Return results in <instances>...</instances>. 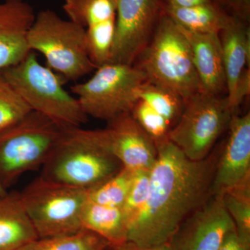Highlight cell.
Segmentation results:
<instances>
[{"instance_id":"obj_12","label":"cell","mask_w":250,"mask_h":250,"mask_svg":"<svg viewBox=\"0 0 250 250\" xmlns=\"http://www.w3.org/2000/svg\"><path fill=\"white\" fill-rule=\"evenodd\" d=\"M228 134L220 147L211 188V197H222L250 181V113L233 114Z\"/></svg>"},{"instance_id":"obj_27","label":"cell","mask_w":250,"mask_h":250,"mask_svg":"<svg viewBox=\"0 0 250 250\" xmlns=\"http://www.w3.org/2000/svg\"><path fill=\"white\" fill-rule=\"evenodd\" d=\"M149 182L150 170L134 171L131 187L122 207L129 228L146 207L149 196Z\"/></svg>"},{"instance_id":"obj_23","label":"cell","mask_w":250,"mask_h":250,"mask_svg":"<svg viewBox=\"0 0 250 250\" xmlns=\"http://www.w3.org/2000/svg\"><path fill=\"white\" fill-rule=\"evenodd\" d=\"M116 18L90 26L85 29L88 57L96 69L110 62L114 43Z\"/></svg>"},{"instance_id":"obj_1","label":"cell","mask_w":250,"mask_h":250,"mask_svg":"<svg viewBox=\"0 0 250 250\" xmlns=\"http://www.w3.org/2000/svg\"><path fill=\"white\" fill-rule=\"evenodd\" d=\"M155 146L147 203L127 236V241L147 248L168 243L182 222L211 197L220 153L219 147L203 160L192 161L168 139Z\"/></svg>"},{"instance_id":"obj_22","label":"cell","mask_w":250,"mask_h":250,"mask_svg":"<svg viewBox=\"0 0 250 250\" xmlns=\"http://www.w3.org/2000/svg\"><path fill=\"white\" fill-rule=\"evenodd\" d=\"M109 243L89 230L65 236L38 238L23 250H104Z\"/></svg>"},{"instance_id":"obj_10","label":"cell","mask_w":250,"mask_h":250,"mask_svg":"<svg viewBox=\"0 0 250 250\" xmlns=\"http://www.w3.org/2000/svg\"><path fill=\"white\" fill-rule=\"evenodd\" d=\"M164 0H116V32L109 62L134 65L154 34Z\"/></svg>"},{"instance_id":"obj_28","label":"cell","mask_w":250,"mask_h":250,"mask_svg":"<svg viewBox=\"0 0 250 250\" xmlns=\"http://www.w3.org/2000/svg\"><path fill=\"white\" fill-rule=\"evenodd\" d=\"M130 113L154 144L168 139V122L142 100L136 102Z\"/></svg>"},{"instance_id":"obj_20","label":"cell","mask_w":250,"mask_h":250,"mask_svg":"<svg viewBox=\"0 0 250 250\" xmlns=\"http://www.w3.org/2000/svg\"><path fill=\"white\" fill-rule=\"evenodd\" d=\"M62 9L69 21L84 29L116 18V0H65Z\"/></svg>"},{"instance_id":"obj_5","label":"cell","mask_w":250,"mask_h":250,"mask_svg":"<svg viewBox=\"0 0 250 250\" xmlns=\"http://www.w3.org/2000/svg\"><path fill=\"white\" fill-rule=\"evenodd\" d=\"M28 42L30 50L42 54L47 67L65 82L80 80L96 69L87 52L84 28L52 10L36 15Z\"/></svg>"},{"instance_id":"obj_33","label":"cell","mask_w":250,"mask_h":250,"mask_svg":"<svg viewBox=\"0 0 250 250\" xmlns=\"http://www.w3.org/2000/svg\"><path fill=\"white\" fill-rule=\"evenodd\" d=\"M166 4L176 7H190L197 5L213 4L215 0H164ZM217 4V3H216Z\"/></svg>"},{"instance_id":"obj_18","label":"cell","mask_w":250,"mask_h":250,"mask_svg":"<svg viewBox=\"0 0 250 250\" xmlns=\"http://www.w3.org/2000/svg\"><path fill=\"white\" fill-rule=\"evenodd\" d=\"M164 11L179 27L200 34H220L234 19L216 3L176 7L164 2Z\"/></svg>"},{"instance_id":"obj_19","label":"cell","mask_w":250,"mask_h":250,"mask_svg":"<svg viewBox=\"0 0 250 250\" xmlns=\"http://www.w3.org/2000/svg\"><path fill=\"white\" fill-rule=\"evenodd\" d=\"M82 228L96 233L109 243L127 241L128 224L122 208L95 203L87 197L81 212Z\"/></svg>"},{"instance_id":"obj_30","label":"cell","mask_w":250,"mask_h":250,"mask_svg":"<svg viewBox=\"0 0 250 250\" xmlns=\"http://www.w3.org/2000/svg\"><path fill=\"white\" fill-rule=\"evenodd\" d=\"M250 67H247L237 83L233 96L228 100L229 104L233 113H236L237 108L241 106L245 98L250 95Z\"/></svg>"},{"instance_id":"obj_34","label":"cell","mask_w":250,"mask_h":250,"mask_svg":"<svg viewBox=\"0 0 250 250\" xmlns=\"http://www.w3.org/2000/svg\"><path fill=\"white\" fill-rule=\"evenodd\" d=\"M7 193L6 189L3 187L2 184L0 182V197L4 196Z\"/></svg>"},{"instance_id":"obj_17","label":"cell","mask_w":250,"mask_h":250,"mask_svg":"<svg viewBox=\"0 0 250 250\" xmlns=\"http://www.w3.org/2000/svg\"><path fill=\"white\" fill-rule=\"evenodd\" d=\"M38 238L19 193L0 197V250H23Z\"/></svg>"},{"instance_id":"obj_15","label":"cell","mask_w":250,"mask_h":250,"mask_svg":"<svg viewBox=\"0 0 250 250\" xmlns=\"http://www.w3.org/2000/svg\"><path fill=\"white\" fill-rule=\"evenodd\" d=\"M179 28L183 31L191 49L200 92L220 95L226 88V79L219 34H200Z\"/></svg>"},{"instance_id":"obj_26","label":"cell","mask_w":250,"mask_h":250,"mask_svg":"<svg viewBox=\"0 0 250 250\" xmlns=\"http://www.w3.org/2000/svg\"><path fill=\"white\" fill-rule=\"evenodd\" d=\"M32 111L0 74V133Z\"/></svg>"},{"instance_id":"obj_4","label":"cell","mask_w":250,"mask_h":250,"mask_svg":"<svg viewBox=\"0 0 250 250\" xmlns=\"http://www.w3.org/2000/svg\"><path fill=\"white\" fill-rule=\"evenodd\" d=\"M0 74L32 111L61 127H79L88 121L77 98L64 89L65 81L41 64L33 51L22 62Z\"/></svg>"},{"instance_id":"obj_32","label":"cell","mask_w":250,"mask_h":250,"mask_svg":"<svg viewBox=\"0 0 250 250\" xmlns=\"http://www.w3.org/2000/svg\"><path fill=\"white\" fill-rule=\"evenodd\" d=\"M104 250H172L168 243L155 247H142L131 241H126L120 244L109 245Z\"/></svg>"},{"instance_id":"obj_16","label":"cell","mask_w":250,"mask_h":250,"mask_svg":"<svg viewBox=\"0 0 250 250\" xmlns=\"http://www.w3.org/2000/svg\"><path fill=\"white\" fill-rule=\"evenodd\" d=\"M219 36L229 100L233 96L245 69L250 67V25L234 18L228 27L220 31Z\"/></svg>"},{"instance_id":"obj_8","label":"cell","mask_w":250,"mask_h":250,"mask_svg":"<svg viewBox=\"0 0 250 250\" xmlns=\"http://www.w3.org/2000/svg\"><path fill=\"white\" fill-rule=\"evenodd\" d=\"M147 80L136 65L108 62L98 67L90 80L72 85L71 90L87 116L109 122L131 113L139 100L138 90Z\"/></svg>"},{"instance_id":"obj_29","label":"cell","mask_w":250,"mask_h":250,"mask_svg":"<svg viewBox=\"0 0 250 250\" xmlns=\"http://www.w3.org/2000/svg\"><path fill=\"white\" fill-rule=\"evenodd\" d=\"M230 16L250 24V0H215Z\"/></svg>"},{"instance_id":"obj_13","label":"cell","mask_w":250,"mask_h":250,"mask_svg":"<svg viewBox=\"0 0 250 250\" xmlns=\"http://www.w3.org/2000/svg\"><path fill=\"white\" fill-rule=\"evenodd\" d=\"M100 129L104 147L123 167L133 171L149 170L157 156L154 141L131 116L126 113L108 122Z\"/></svg>"},{"instance_id":"obj_9","label":"cell","mask_w":250,"mask_h":250,"mask_svg":"<svg viewBox=\"0 0 250 250\" xmlns=\"http://www.w3.org/2000/svg\"><path fill=\"white\" fill-rule=\"evenodd\" d=\"M233 114L227 96L199 92L184 103L178 121L169 131L168 139L188 159L203 160L228 129Z\"/></svg>"},{"instance_id":"obj_11","label":"cell","mask_w":250,"mask_h":250,"mask_svg":"<svg viewBox=\"0 0 250 250\" xmlns=\"http://www.w3.org/2000/svg\"><path fill=\"white\" fill-rule=\"evenodd\" d=\"M236 231L220 197H210L179 225L168 242L172 250H219Z\"/></svg>"},{"instance_id":"obj_25","label":"cell","mask_w":250,"mask_h":250,"mask_svg":"<svg viewBox=\"0 0 250 250\" xmlns=\"http://www.w3.org/2000/svg\"><path fill=\"white\" fill-rule=\"evenodd\" d=\"M222 199L238 236L250 243V181L226 192Z\"/></svg>"},{"instance_id":"obj_7","label":"cell","mask_w":250,"mask_h":250,"mask_svg":"<svg viewBox=\"0 0 250 250\" xmlns=\"http://www.w3.org/2000/svg\"><path fill=\"white\" fill-rule=\"evenodd\" d=\"M19 195L39 238L65 236L83 229L81 212L88 197V190L40 176Z\"/></svg>"},{"instance_id":"obj_31","label":"cell","mask_w":250,"mask_h":250,"mask_svg":"<svg viewBox=\"0 0 250 250\" xmlns=\"http://www.w3.org/2000/svg\"><path fill=\"white\" fill-rule=\"evenodd\" d=\"M219 250H250V243L243 241L235 231L228 234Z\"/></svg>"},{"instance_id":"obj_3","label":"cell","mask_w":250,"mask_h":250,"mask_svg":"<svg viewBox=\"0 0 250 250\" xmlns=\"http://www.w3.org/2000/svg\"><path fill=\"white\" fill-rule=\"evenodd\" d=\"M136 60L147 81L166 87L184 103L200 92L188 41L183 31L163 12L154 34Z\"/></svg>"},{"instance_id":"obj_6","label":"cell","mask_w":250,"mask_h":250,"mask_svg":"<svg viewBox=\"0 0 250 250\" xmlns=\"http://www.w3.org/2000/svg\"><path fill=\"white\" fill-rule=\"evenodd\" d=\"M62 131L47 117L31 111L0 133V182L6 190L23 174L42 167Z\"/></svg>"},{"instance_id":"obj_2","label":"cell","mask_w":250,"mask_h":250,"mask_svg":"<svg viewBox=\"0 0 250 250\" xmlns=\"http://www.w3.org/2000/svg\"><path fill=\"white\" fill-rule=\"evenodd\" d=\"M123 166L106 150L100 129L62 128L60 137L42 166L41 177L89 190L113 177Z\"/></svg>"},{"instance_id":"obj_14","label":"cell","mask_w":250,"mask_h":250,"mask_svg":"<svg viewBox=\"0 0 250 250\" xmlns=\"http://www.w3.org/2000/svg\"><path fill=\"white\" fill-rule=\"evenodd\" d=\"M36 16L24 0L0 2V72L17 65L31 52L28 35Z\"/></svg>"},{"instance_id":"obj_24","label":"cell","mask_w":250,"mask_h":250,"mask_svg":"<svg viewBox=\"0 0 250 250\" xmlns=\"http://www.w3.org/2000/svg\"><path fill=\"white\" fill-rule=\"evenodd\" d=\"M134 171L123 167L101 185L88 190V199L99 205L122 208L127 196Z\"/></svg>"},{"instance_id":"obj_21","label":"cell","mask_w":250,"mask_h":250,"mask_svg":"<svg viewBox=\"0 0 250 250\" xmlns=\"http://www.w3.org/2000/svg\"><path fill=\"white\" fill-rule=\"evenodd\" d=\"M138 98L164 117L171 128L178 121L184 107L183 99L178 95L147 80L140 86Z\"/></svg>"}]
</instances>
